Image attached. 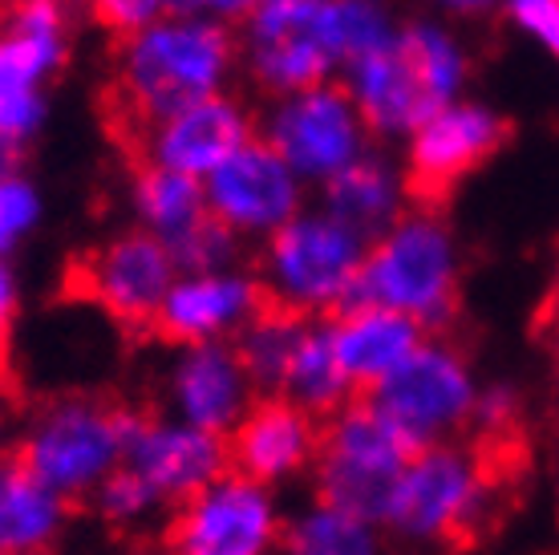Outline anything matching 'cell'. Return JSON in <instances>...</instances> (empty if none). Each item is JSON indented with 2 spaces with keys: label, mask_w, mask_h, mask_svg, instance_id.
<instances>
[{
  "label": "cell",
  "mask_w": 559,
  "mask_h": 555,
  "mask_svg": "<svg viewBox=\"0 0 559 555\" xmlns=\"http://www.w3.org/2000/svg\"><path fill=\"white\" fill-rule=\"evenodd\" d=\"M239 73V28L195 13H167L114 45V94L134 126L187 110L231 90Z\"/></svg>",
  "instance_id": "1"
},
{
  "label": "cell",
  "mask_w": 559,
  "mask_h": 555,
  "mask_svg": "<svg viewBox=\"0 0 559 555\" xmlns=\"http://www.w3.org/2000/svg\"><path fill=\"white\" fill-rule=\"evenodd\" d=\"M462 296V239L454 223L414 203L402 220L369 239L353 305H378L418 320L426 333L447 329Z\"/></svg>",
  "instance_id": "2"
},
{
  "label": "cell",
  "mask_w": 559,
  "mask_h": 555,
  "mask_svg": "<svg viewBox=\"0 0 559 555\" xmlns=\"http://www.w3.org/2000/svg\"><path fill=\"white\" fill-rule=\"evenodd\" d=\"M369 239L308 203L255 251V276L267 305L305 320H329L353 305Z\"/></svg>",
  "instance_id": "3"
},
{
  "label": "cell",
  "mask_w": 559,
  "mask_h": 555,
  "mask_svg": "<svg viewBox=\"0 0 559 555\" xmlns=\"http://www.w3.org/2000/svg\"><path fill=\"white\" fill-rule=\"evenodd\" d=\"M134 422L139 414L127 405L70 393L33 414L16 446V459L57 495H66L70 503H90V495L127 462Z\"/></svg>",
  "instance_id": "4"
},
{
  "label": "cell",
  "mask_w": 559,
  "mask_h": 555,
  "mask_svg": "<svg viewBox=\"0 0 559 555\" xmlns=\"http://www.w3.org/2000/svg\"><path fill=\"white\" fill-rule=\"evenodd\" d=\"M490 479L475 450L462 442L421 446L406 462L385 507V535L409 547H438L459 540L487 515Z\"/></svg>",
  "instance_id": "5"
},
{
  "label": "cell",
  "mask_w": 559,
  "mask_h": 555,
  "mask_svg": "<svg viewBox=\"0 0 559 555\" xmlns=\"http://www.w3.org/2000/svg\"><path fill=\"white\" fill-rule=\"evenodd\" d=\"M409 454L414 446L365 398H353L345 410L321 422V459L312 467V499L381 523Z\"/></svg>",
  "instance_id": "6"
},
{
  "label": "cell",
  "mask_w": 559,
  "mask_h": 555,
  "mask_svg": "<svg viewBox=\"0 0 559 555\" xmlns=\"http://www.w3.org/2000/svg\"><path fill=\"white\" fill-rule=\"evenodd\" d=\"M483 393L471 357L447 336H426L418 353L397 374H390L365 402L373 405L414 450L454 442L475 426V405Z\"/></svg>",
  "instance_id": "7"
},
{
  "label": "cell",
  "mask_w": 559,
  "mask_h": 555,
  "mask_svg": "<svg viewBox=\"0 0 559 555\" xmlns=\"http://www.w3.org/2000/svg\"><path fill=\"white\" fill-rule=\"evenodd\" d=\"M333 0H260L239 25V70L255 94L288 97L341 78L345 61L329 33Z\"/></svg>",
  "instance_id": "8"
},
{
  "label": "cell",
  "mask_w": 559,
  "mask_h": 555,
  "mask_svg": "<svg viewBox=\"0 0 559 555\" xmlns=\"http://www.w3.org/2000/svg\"><path fill=\"white\" fill-rule=\"evenodd\" d=\"M255 134L300 175L308 191H321L324 182L336 179L373 146L369 126L357 114L353 97L341 90V82L272 97L260 110Z\"/></svg>",
  "instance_id": "9"
},
{
  "label": "cell",
  "mask_w": 559,
  "mask_h": 555,
  "mask_svg": "<svg viewBox=\"0 0 559 555\" xmlns=\"http://www.w3.org/2000/svg\"><path fill=\"white\" fill-rule=\"evenodd\" d=\"M288 511L280 491L227 471L167 519V547L175 555H276Z\"/></svg>",
  "instance_id": "10"
},
{
  "label": "cell",
  "mask_w": 559,
  "mask_h": 555,
  "mask_svg": "<svg viewBox=\"0 0 559 555\" xmlns=\"http://www.w3.org/2000/svg\"><path fill=\"white\" fill-rule=\"evenodd\" d=\"M203 191L211 220H219L231 236L255 248L312 203V191L300 182V175L260 134L231 154L211 179H203Z\"/></svg>",
  "instance_id": "11"
},
{
  "label": "cell",
  "mask_w": 559,
  "mask_h": 555,
  "mask_svg": "<svg viewBox=\"0 0 559 555\" xmlns=\"http://www.w3.org/2000/svg\"><path fill=\"white\" fill-rule=\"evenodd\" d=\"M78 276H82V292L114 324L151 329L170 284L179 280V264L170 244L130 223L85 256Z\"/></svg>",
  "instance_id": "12"
},
{
  "label": "cell",
  "mask_w": 559,
  "mask_h": 555,
  "mask_svg": "<svg viewBox=\"0 0 559 555\" xmlns=\"http://www.w3.org/2000/svg\"><path fill=\"white\" fill-rule=\"evenodd\" d=\"M507 118L487 97H459L430 114L426 122L402 142V163L414 182V194L438 199L490 163L507 142Z\"/></svg>",
  "instance_id": "13"
},
{
  "label": "cell",
  "mask_w": 559,
  "mask_h": 555,
  "mask_svg": "<svg viewBox=\"0 0 559 555\" xmlns=\"http://www.w3.org/2000/svg\"><path fill=\"white\" fill-rule=\"evenodd\" d=\"M260 130V114L227 90L219 97L195 102L187 110L139 126V158L146 167H163L191 179H211L236 151H243Z\"/></svg>",
  "instance_id": "14"
},
{
  "label": "cell",
  "mask_w": 559,
  "mask_h": 555,
  "mask_svg": "<svg viewBox=\"0 0 559 555\" xmlns=\"http://www.w3.org/2000/svg\"><path fill=\"white\" fill-rule=\"evenodd\" d=\"M264 308L267 292L255 268L248 264L219 268V272H179L151 329L170 349L219 345V341L236 345Z\"/></svg>",
  "instance_id": "15"
},
{
  "label": "cell",
  "mask_w": 559,
  "mask_h": 555,
  "mask_svg": "<svg viewBox=\"0 0 559 555\" xmlns=\"http://www.w3.org/2000/svg\"><path fill=\"white\" fill-rule=\"evenodd\" d=\"M255 402L260 393L239 362V349L227 341L175 349L163 369V410L215 438H231Z\"/></svg>",
  "instance_id": "16"
},
{
  "label": "cell",
  "mask_w": 559,
  "mask_h": 555,
  "mask_svg": "<svg viewBox=\"0 0 559 555\" xmlns=\"http://www.w3.org/2000/svg\"><path fill=\"white\" fill-rule=\"evenodd\" d=\"M127 467L163 495L170 511L231 471L227 438L203 434L170 414H139L127 442Z\"/></svg>",
  "instance_id": "17"
},
{
  "label": "cell",
  "mask_w": 559,
  "mask_h": 555,
  "mask_svg": "<svg viewBox=\"0 0 559 555\" xmlns=\"http://www.w3.org/2000/svg\"><path fill=\"white\" fill-rule=\"evenodd\" d=\"M231 471L248 474L260 486H293L312 479L321 459V422L284 398H260L248 417L227 438Z\"/></svg>",
  "instance_id": "18"
},
{
  "label": "cell",
  "mask_w": 559,
  "mask_h": 555,
  "mask_svg": "<svg viewBox=\"0 0 559 555\" xmlns=\"http://www.w3.org/2000/svg\"><path fill=\"white\" fill-rule=\"evenodd\" d=\"M341 90L353 97L357 114L365 118L373 142H406L430 114H438V106L430 102L421 78L414 73L409 57L402 54V45L393 37V45L365 54L357 61H349L341 70Z\"/></svg>",
  "instance_id": "19"
},
{
  "label": "cell",
  "mask_w": 559,
  "mask_h": 555,
  "mask_svg": "<svg viewBox=\"0 0 559 555\" xmlns=\"http://www.w3.org/2000/svg\"><path fill=\"white\" fill-rule=\"evenodd\" d=\"M426 336L430 333L418 320L378 305H349L336 317H329V341H333L336 365L349 377L353 393H361V398H369L385 377L397 374L418 353Z\"/></svg>",
  "instance_id": "20"
},
{
  "label": "cell",
  "mask_w": 559,
  "mask_h": 555,
  "mask_svg": "<svg viewBox=\"0 0 559 555\" xmlns=\"http://www.w3.org/2000/svg\"><path fill=\"white\" fill-rule=\"evenodd\" d=\"M317 208L353 227L357 236L378 239L385 227H393L414 208V182L406 175L402 154L373 142L353 167H345L317 191Z\"/></svg>",
  "instance_id": "21"
},
{
  "label": "cell",
  "mask_w": 559,
  "mask_h": 555,
  "mask_svg": "<svg viewBox=\"0 0 559 555\" xmlns=\"http://www.w3.org/2000/svg\"><path fill=\"white\" fill-rule=\"evenodd\" d=\"M73 523V503L45 486L25 462L0 454V555L57 552Z\"/></svg>",
  "instance_id": "22"
},
{
  "label": "cell",
  "mask_w": 559,
  "mask_h": 555,
  "mask_svg": "<svg viewBox=\"0 0 559 555\" xmlns=\"http://www.w3.org/2000/svg\"><path fill=\"white\" fill-rule=\"evenodd\" d=\"M397 45L409 57V66L421 78V85H426V94H430L438 110L466 97L471 78H475V57L462 42L459 25H450V21L433 13L414 16V21H402Z\"/></svg>",
  "instance_id": "23"
},
{
  "label": "cell",
  "mask_w": 559,
  "mask_h": 555,
  "mask_svg": "<svg viewBox=\"0 0 559 555\" xmlns=\"http://www.w3.org/2000/svg\"><path fill=\"white\" fill-rule=\"evenodd\" d=\"M127 203L134 227L158 236L163 244L182 239L195 223L207 220V191L191 175H175L163 167L139 163L127 182Z\"/></svg>",
  "instance_id": "24"
},
{
  "label": "cell",
  "mask_w": 559,
  "mask_h": 555,
  "mask_svg": "<svg viewBox=\"0 0 559 555\" xmlns=\"http://www.w3.org/2000/svg\"><path fill=\"white\" fill-rule=\"evenodd\" d=\"M276 555H390V535L373 519L308 499L288 515Z\"/></svg>",
  "instance_id": "25"
},
{
  "label": "cell",
  "mask_w": 559,
  "mask_h": 555,
  "mask_svg": "<svg viewBox=\"0 0 559 555\" xmlns=\"http://www.w3.org/2000/svg\"><path fill=\"white\" fill-rule=\"evenodd\" d=\"M280 398L300 405L317 422H329L336 410H345L357 398L349 377L341 374V365H336L333 341H329V320H308L305 324L300 345L293 353V365H288L284 386H280Z\"/></svg>",
  "instance_id": "26"
},
{
  "label": "cell",
  "mask_w": 559,
  "mask_h": 555,
  "mask_svg": "<svg viewBox=\"0 0 559 555\" xmlns=\"http://www.w3.org/2000/svg\"><path fill=\"white\" fill-rule=\"evenodd\" d=\"M305 324V317H293V312H280V308L267 305L236 341L239 362H243L260 398H280V386H284V374L293 365Z\"/></svg>",
  "instance_id": "27"
},
{
  "label": "cell",
  "mask_w": 559,
  "mask_h": 555,
  "mask_svg": "<svg viewBox=\"0 0 559 555\" xmlns=\"http://www.w3.org/2000/svg\"><path fill=\"white\" fill-rule=\"evenodd\" d=\"M397 28H402V21H397L390 0H333V9H329L333 49L345 66L393 45Z\"/></svg>",
  "instance_id": "28"
},
{
  "label": "cell",
  "mask_w": 559,
  "mask_h": 555,
  "mask_svg": "<svg viewBox=\"0 0 559 555\" xmlns=\"http://www.w3.org/2000/svg\"><path fill=\"white\" fill-rule=\"evenodd\" d=\"M90 507L110 531H139L158 523V519H170V507L163 503V495L142 474L130 471L127 462L90 495Z\"/></svg>",
  "instance_id": "29"
},
{
  "label": "cell",
  "mask_w": 559,
  "mask_h": 555,
  "mask_svg": "<svg viewBox=\"0 0 559 555\" xmlns=\"http://www.w3.org/2000/svg\"><path fill=\"white\" fill-rule=\"evenodd\" d=\"M66 61H70V49L41 45L33 42V37L0 28V106L16 94L45 90V85L53 82V73L66 70Z\"/></svg>",
  "instance_id": "30"
},
{
  "label": "cell",
  "mask_w": 559,
  "mask_h": 555,
  "mask_svg": "<svg viewBox=\"0 0 559 555\" xmlns=\"http://www.w3.org/2000/svg\"><path fill=\"white\" fill-rule=\"evenodd\" d=\"M45 187L28 167L0 170V260H13L45 223Z\"/></svg>",
  "instance_id": "31"
},
{
  "label": "cell",
  "mask_w": 559,
  "mask_h": 555,
  "mask_svg": "<svg viewBox=\"0 0 559 555\" xmlns=\"http://www.w3.org/2000/svg\"><path fill=\"white\" fill-rule=\"evenodd\" d=\"M78 16H82V0H9L0 9V28L33 37L41 45L73 49Z\"/></svg>",
  "instance_id": "32"
},
{
  "label": "cell",
  "mask_w": 559,
  "mask_h": 555,
  "mask_svg": "<svg viewBox=\"0 0 559 555\" xmlns=\"http://www.w3.org/2000/svg\"><path fill=\"white\" fill-rule=\"evenodd\" d=\"M243 248H248V244L239 236H231L224 223L211 220V215L203 223H195L182 239L170 244L179 272H219V268H236V264H243Z\"/></svg>",
  "instance_id": "33"
},
{
  "label": "cell",
  "mask_w": 559,
  "mask_h": 555,
  "mask_svg": "<svg viewBox=\"0 0 559 555\" xmlns=\"http://www.w3.org/2000/svg\"><path fill=\"white\" fill-rule=\"evenodd\" d=\"M82 9L94 16V25L106 28L118 42H127L170 13L167 0H82Z\"/></svg>",
  "instance_id": "34"
},
{
  "label": "cell",
  "mask_w": 559,
  "mask_h": 555,
  "mask_svg": "<svg viewBox=\"0 0 559 555\" xmlns=\"http://www.w3.org/2000/svg\"><path fill=\"white\" fill-rule=\"evenodd\" d=\"M499 16L527 42L559 57V0H503Z\"/></svg>",
  "instance_id": "35"
},
{
  "label": "cell",
  "mask_w": 559,
  "mask_h": 555,
  "mask_svg": "<svg viewBox=\"0 0 559 555\" xmlns=\"http://www.w3.org/2000/svg\"><path fill=\"white\" fill-rule=\"evenodd\" d=\"M519 410H523V398L511 381H487L475 405V426L487 434H503L519 422Z\"/></svg>",
  "instance_id": "36"
},
{
  "label": "cell",
  "mask_w": 559,
  "mask_h": 555,
  "mask_svg": "<svg viewBox=\"0 0 559 555\" xmlns=\"http://www.w3.org/2000/svg\"><path fill=\"white\" fill-rule=\"evenodd\" d=\"M260 0H167L170 13H195V16H211V21H224V25L239 28L248 16L255 13Z\"/></svg>",
  "instance_id": "37"
},
{
  "label": "cell",
  "mask_w": 559,
  "mask_h": 555,
  "mask_svg": "<svg viewBox=\"0 0 559 555\" xmlns=\"http://www.w3.org/2000/svg\"><path fill=\"white\" fill-rule=\"evenodd\" d=\"M433 16H442L450 25H478L503 13V0H426Z\"/></svg>",
  "instance_id": "38"
},
{
  "label": "cell",
  "mask_w": 559,
  "mask_h": 555,
  "mask_svg": "<svg viewBox=\"0 0 559 555\" xmlns=\"http://www.w3.org/2000/svg\"><path fill=\"white\" fill-rule=\"evenodd\" d=\"M16 317H21V276L13 260H0V349L13 336Z\"/></svg>",
  "instance_id": "39"
},
{
  "label": "cell",
  "mask_w": 559,
  "mask_h": 555,
  "mask_svg": "<svg viewBox=\"0 0 559 555\" xmlns=\"http://www.w3.org/2000/svg\"><path fill=\"white\" fill-rule=\"evenodd\" d=\"M0 454H4V417H0Z\"/></svg>",
  "instance_id": "40"
},
{
  "label": "cell",
  "mask_w": 559,
  "mask_h": 555,
  "mask_svg": "<svg viewBox=\"0 0 559 555\" xmlns=\"http://www.w3.org/2000/svg\"><path fill=\"white\" fill-rule=\"evenodd\" d=\"M142 555H175L170 547H163V552H142Z\"/></svg>",
  "instance_id": "41"
},
{
  "label": "cell",
  "mask_w": 559,
  "mask_h": 555,
  "mask_svg": "<svg viewBox=\"0 0 559 555\" xmlns=\"http://www.w3.org/2000/svg\"><path fill=\"white\" fill-rule=\"evenodd\" d=\"M28 555H57V552H28Z\"/></svg>",
  "instance_id": "42"
}]
</instances>
